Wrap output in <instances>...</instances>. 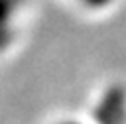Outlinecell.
<instances>
[{
  "mask_svg": "<svg viewBox=\"0 0 126 124\" xmlns=\"http://www.w3.org/2000/svg\"><path fill=\"white\" fill-rule=\"evenodd\" d=\"M55 124H83V122L73 120V118H67V120H59V122H55Z\"/></svg>",
  "mask_w": 126,
  "mask_h": 124,
  "instance_id": "cell-4",
  "label": "cell"
},
{
  "mask_svg": "<svg viewBox=\"0 0 126 124\" xmlns=\"http://www.w3.org/2000/svg\"><path fill=\"white\" fill-rule=\"evenodd\" d=\"M81 6H85L87 10H104L108 8L114 0H77Z\"/></svg>",
  "mask_w": 126,
  "mask_h": 124,
  "instance_id": "cell-3",
  "label": "cell"
},
{
  "mask_svg": "<svg viewBox=\"0 0 126 124\" xmlns=\"http://www.w3.org/2000/svg\"><path fill=\"white\" fill-rule=\"evenodd\" d=\"M94 124H126V89L110 85L93 110Z\"/></svg>",
  "mask_w": 126,
  "mask_h": 124,
  "instance_id": "cell-1",
  "label": "cell"
},
{
  "mask_svg": "<svg viewBox=\"0 0 126 124\" xmlns=\"http://www.w3.org/2000/svg\"><path fill=\"white\" fill-rule=\"evenodd\" d=\"M24 0H0V49L10 43L14 20L22 8Z\"/></svg>",
  "mask_w": 126,
  "mask_h": 124,
  "instance_id": "cell-2",
  "label": "cell"
}]
</instances>
